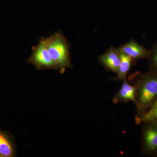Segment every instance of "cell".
<instances>
[{
  "label": "cell",
  "instance_id": "6da1fadb",
  "mask_svg": "<svg viewBox=\"0 0 157 157\" xmlns=\"http://www.w3.org/2000/svg\"><path fill=\"white\" fill-rule=\"evenodd\" d=\"M46 47L57 67V70L63 73L71 67L70 46L69 42L61 31L45 38Z\"/></svg>",
  "mask_w": 157,
  "mask_h": 157
},
{
  "label": "cell",
  "instance_id": "7a4b0ae2",
  "mask_svg": "<svg viewBox=\"0 0 157 157\" xmlns=\"http://www.w3.org/2000/svg\"><path fill=\"white\" fill-rule=\"evenodd\" d=\"M157 99V72L144 75L138 84V101L140 107L150 108Z\"/></svg>",
  "mask_w": 157,
  "mask_h": 157
},
{
  "label": "cell",
  "instance_id": "3957f363",
  "mask_svg": "<svg viewBox=\"0 0 157 157\" xmlns=\"http://www.w3.org/2000/svg\"><path fill=\"white\" fill-rule=\"evenodd\" d=\"M33 52L27 59L38 70H57V67L46 47L45 38L42 37L36 45L32 48Z\"/></svg>",
  "mask_w": 157,
  "mask_h": 157
},
{
  "label": "cell",
  "instance_id": "277c9868",
  "mask_svg": "<svg viewBox=\"0 0 157 157\" xmlns=\"http://www.w3.org/2000/svg\"><path fill=\"white\" fill-rule=\"evenodd\" d=\"M117 48L121 53L128 56L133 60L148 58L151 53V50L145 48L133 39Z\"/></svg>",
  "mask_w": 157,
  "mask_h": 157
},
{
  "label": "cell",
  "instance_id": "5b68a950",
  "mask_svg": "<svg viewBox=\"0 0 157 157\" xmlns=\"http://www.w3.org/2000/svg\"><path fill=\"white\" fill-rule=\"evenodd\" d=\"M101 64L108 70L117 73L121 62V53L117 48L111 46L99 57Z\"/></svg>",
  "mask_w": 157,
  "mask_h": 157
},
{
  "label": "cell",
  "instance_id": "8992f818",
  "mask_svg": "<svg viewBox=\"0 0 157 157\" xmlns=\"http://www.w3.org/2000/svg\"><path fill=\"white\" fill-rule=\"evenodd\" d=\"M16 153L13 137L9 132L0 129V157H14Z\"/></svg>",
  "mask_w": 157,
  "mask_h": 157
},
{
  "label": "cell",
  "instance_id": "52a82bcc",
  "mask_svg": "<svg viewBox=\"0 0 157 157\" xmlns=\"http://www.w3.org/2000/svg\"><path fill=\"white\" fill-rule=\"evenodd\" d=\"M144 130V141L145 148L149 152L157 150V121H148Z\"/></svg>",
  "mask_w": 157,
  "mask_h": 157
},
{
  "label": "cell",
  "instance_id": "ba28073f",
  "mask_svg": "<svg viewBox=\"0 0 157 157\" xmlns=\"http://www.w3.org/2000/svg\"><path fill=\"white\" fill-rule=\"evenodd\" d=\"M133 60L128 56L121 53V62L116 79L124 80L132 67Z\"/></svg>",
  "mask_w": 157,
  "mask_h": 157
},
{
  "label": "cell",
  "instance_id": "9c48e42d",
  "mask_svg": "<svg viewBox=\"0 0 157 157\" xmlns=\"http://www.w3.org/2000/svg\"><path fill=\"white\" fill-rule=\"evenodd\" d=\"M136 91V87L128 84L124 79L118 94L117 98L122 101H135Z\"/></svg>",
  "mask_w": 157,
  "mask_h": 157
},
{
  "label": "cell",
  "instance_id": "30bf717a",
  "mask_svg": "<svg viewBox=\"0 0 157 157\" xmlns=\"http://www.w3.org/2000/svg\"><path fill=\"white\" fill-rule=\"evenodd\" d=\"M147 112L144 113L140 120L141 122L157 121V99Z\"/></svg>",
  "mask_w": 157,
  "mask_h": 157
},
{
  "label": "cell",
  "instance_id": "8fae6325",
  "mask_svg": "<svg viewBox=\"0 0 157 157\" xmlns=\"http://www.w3.org/2000/svg\"><path fill=\"white\" fill-rule=\"evenodd\" d=\"M148 58L150 59L152 68L155 70V71L157 72V43L151 50L150 55Z\"/></svg>",
  "mask_w": 157,
  "mask_h": 157
}]
</instances>
